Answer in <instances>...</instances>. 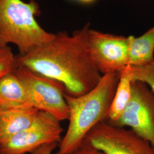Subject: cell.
<instances>
[{
    "label": "cell",
    "mask_w": 154,
    "mask_h": 154,
    "mask_svg": "<svg viewBox=\"0 0 154 154\" xmlns=\"http://www.w3.org/2000/svg\"><path fill=\"white\" fill-rule=\"evenodd\" d=\"M89 24L74 32L54 34L52 38L24 55H16L17 66L62 83L66 93L78 97L99 82L102 74L91 57L88 42Z\"/></svg>",
    "instance_id": "1"
},
{
    "label": "cell",
    "mask_w": 154,
    "mask_h": 154,
    "mask_svg": "<svg viewBox=\"0 0 154 154\" xmlns=\"http://www.w3.org/2000/svg\"><path fill=\"white\" fill-rule=\"evenodd\" d=\"M119 77L120 72L104 74L93 89L80 96L73 97L65 93L69 125L56 154L73 153L82 146L94 127L108 120Z\"/></svg>",
    "instance_id": "2"
},
{
    "label": "cell",
    "mask_w": 154,
    "mask_h": 154,
    "mask_svg": "<svg viewBox=\"0 0 154 154\" xmlns=\"http://www.w3.org/2000/svg\"><path fill=\"white\" fill-rule=\"evenodd\" d=\"M40 14L34 0H0V48L13 44L24 55L49 41L54 34L39 25L35 17Z\"/></svg>",
    "instance_id": "3"
},
{
    "label": "cell",
    "mask_w": 154,
    "mask_h": 154,
    "mask_svg": "<svg viewBox=\"0 0 154 154\" xmlns=\"http://www.w3.org/2000/svg\"><path fill=\"white\" fill-rule=\"evenodd\" d=\"M15 72L26 89L30 107L49 114L59 121L68 119L66 91L62 83L23 66H17Z\"/></svg>",
    "instance_id": "4"
},
{
    "label": "cell",
    "mask_w": 154,
    "mask_h": 154,
    "mask_svg": "<svg viewBox=\"0 0 154 154\" xmlns=\"http://www.w3.org/2000/svg\"><path fill=\"white\" fill-rule=\"evenodd\" d=\"M62 132L61 122L39 111L29 126L0 144V154H32L45 144L60 143Z\"/></svg>",
    "instance_id": "5"
},
{
    "label": "cell",
    "mask_w": 154,
    "mask_h": 154,
    "mask_svg": "<svg viewBox=\"0 0 154 154\" xmlns=\"http://www.w3.org/2000/svg\"><path fill=\"white\" fill-rule=\"evenodd\" d=\"M85 142L105 154H154V149L131 129L102 122L88 132Z\"/></svg>",
    "instance_id": "6"
},
{
    "label": "cell",
    "mask_w": 154,
    "mask_h": 154,
    "mask_svg": "<svg viewBox=\"0 0 154 154\" xmlns=\"http://www.w3.org/2000/svg\"><path fill=\"white\" fill-rule=\"evenodd\" d=\"M111 125L129 127L154 149V93L146 83L132 81L131 98L121 116Z\"/></svg>",
    "instance_id": "7"
},
{
    "label": "cell",
    "mask_w": 154,
    "mask_h": 154,
    "mask_svg": "<svg viewBox=\"0 0 154 154\" xmlns=\"http://www.w3.org/2000/svg\"><path fill=\"white\" fill-rule=\"evenodd\" d=\"M88 42L91 57L102 75L121 72L129 65V37L89 29Z\"/></svg>",
    "instance_id": "8"
},
{
    "label": "cell",
    "mask_w": 154,
    "mask_h": 154,
    "mask_svg": "<svg viewBox=\"0 0 154 154\" xmlns=\"http://www.w3.org/2000/svg\"><path fill=\"white\" fill-rule=\"evenodd\" d=\"M38 112L33 107L0 109V144L29 126Z\"/></svg>",
    "instance_id": "9"
},
{
    "label": "cell",
    "mask_w": 154,
    "mask_h": 154,
    "mask_svg": "<svg viewBox=\"0 0 154 154\" xmlns=\"http://www.w3.org/2000/svg\"><path fill=\"white\" fill-rule=\"evenodd\" d=\"M32 107L26 89L15 70L0 78V109Z\"/></svg>",
    "instance_id": "10"
},
{
    "label": "cell",
    "mask_w": 154,
    "mask_h": 154,
    "mask_svg": "<svg viewBox=\"0 0 154 154\" xmlns=\"http://www.w3.org/2000/svg\"><path fill=\"white\" fill-rule=\"evenodd\" d=\"M129 37V65L141 66L154 59V26L139 37Z\"/></svg>",
    "instance_id": "11"
},
{
    "label": "cell",
    "mask_w": 154,
    "mask_h": 154,
    "mask_svg": "<svg viewBox=\"0 0 154 154\" xmlns=\"http://www.w3.org/2000/svg\"><path fill=\"white\" fill-rule=\"evenodd\" d=\"M131 75L130 65L121 72L116 93L110 106L107 122L112 124L121 116L131 95Z\"/></svg>",
    "instance_id": "12"
},
{
    "label": "cell",
    "mask_w": 154,
    "mask_h": 154,
    "mask_svg": "<svg viewBox=\"0 0 154 154\" xmlns=\"http://www.w3.org/2000/svg\"><path fill=\"white\" fill-rule=\"evenodd\" d=\"M130 70L132 82L140 81L146 83L154 93V59L143 66L130 65Z\"/></svg>",
    "instance_id": "13"
},
{
    "label": "cell",
    "mask_w": 154,
    "mask_h": 154,
    "mask_svg": "<svg viewBox=\"0 0 154 154\" xmlns=\"http://www.w3.org/2000/svg\"><path fill=\"white\" fill-rule=\"evenodd\" d=\"M16 55L9 46L0 48V78L17 68Z\"/></svg>",
    "instance_id": "14"
},
{
    "label": "cell",
    "mask_w": 154,
    "mask_h": 154,
    "mask_svg": "<svg viewBox=\"0 0 154 154\" xmlns=\"http://www.w3.org/2000/svg\"><path fill=\"white\" fill-rule=\"evenodd\" d=\"M71 154H105L103 152L95 149L88 143L83 141L82 146Z\"/></svg>",
    "instance_id": "15"
},
{
    "label": "cell",
    "mask_w": 154,
    "mask_h": 154,
    "mask_svg": "<svg viewBox=\"0 0 154 154\" xmlns=\"http://www.w3.org/2000/svg\"><path fill=\"white\" fill-rule=\"evenodd\" d=\"M59 145V143H52L46 144L42 146L34 151L32 154H51L53 151Z\"/></svg>",
    "instance_id": "16"
},
{
    "label": "cell",
    "mask_w": 154,
    "mask_h": 154,
    "mask_svg": "<svg viewBox=\"0 0 154 154\" xmlns=\"http://www.w3.org/2000/svg\"><path fill=\"white\" fill-rule=\"evenodd\" d=\"M77 1L84 3V4H90V3L93 2L95 0H77Z\"/></svg>",
    "instance_id": "17"
}]
</instances>
